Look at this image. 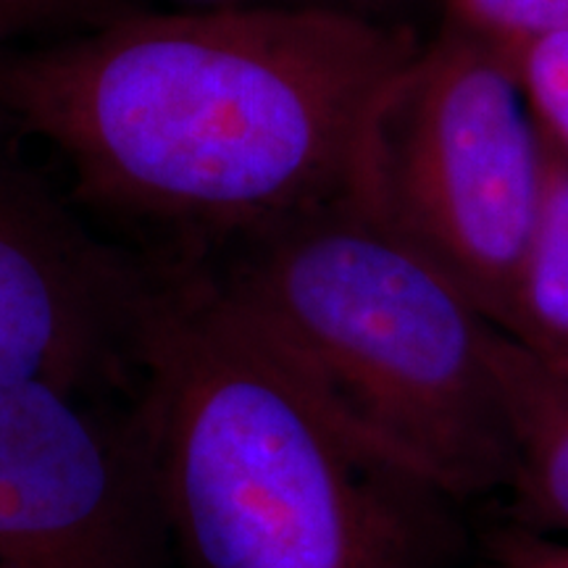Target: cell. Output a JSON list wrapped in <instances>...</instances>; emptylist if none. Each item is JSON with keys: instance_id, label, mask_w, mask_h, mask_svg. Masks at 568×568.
<instances>
[{"instance_id": "cell-1", "label": "cell", "mask_w": 568, "mask_h": 568, "mask_svg": "<svg viewBox=\"0 0 568 568\" xmlns=\"http://www.w3.org/2000/svg\"><path fill=\"white\" fill-rule=\"evenodd\" d=\"M424 45L337 6L126 11L0 48V113L71 201L211 255L364 195L376 126Z\"/></svg>"}, {"instance_id": "cell-2", "label": "cell", "mask_w": 568, "mask_h": 568, "mask_svg": "<svg viewBox=\"0 0 568 568\" xmlns=\"http://www.w3.org/2000/svg\"><path fill=\"white\" fill-rule=\"evenodd\" d=\"M134 372L187 568H464L458 497L337 414L201 255H153Z\"/></svg>"}, {"instance_id": "cell-3", "label": "cell", "mask_w": 568, "mask_h": 568, "mask_svg": "<svg viewBox=\"0 0 568 568\" xmlns=\"http://www.w3.org/2000/svg\"><path fill=\"white\" fill-rule=\"evenodd\" d=\"M201 258L361 435L458 500L510 487L506 329L374 203L339 197Z\"/></svg>"}, {"instance_id": "cell-4", "label": "cell", "mask_w": 568, "mask_h": 568, "mask_svg": "<svg viewBox=\"0 0 568 568\" xmlns=\"http://www.w3.org/2000/svg\"><path fill=\"white\" fill-rule=\"evenodd\" d=\"M497 326L545 197V142L503 55L447 24L376 126L364 195Z\"/></svg>"}, {"instance_id": "cell-5", "label": "cell", "mask_w": 568, "mask_h": 568, "mask_svg": "<svg viewBox=\"0 0 568 568\" xmlns=\"http://www.w3.org/2000/svg\"><path fill=\"white\" fill-rule=\"evenodd\" d=\"M48 382L0 385V568H166L140 410Z\"/></svg>"}, {"instance_id": "cell-6", "label": "cell", "mask_w": 568, "mask_h": 568, "mask_svg": "<svg viewBox=\"0 0 568 568\" xmlns=\"http://www.w3.org/2000/svg\"><path fill=\"white\" fill-rule=\"evenodd\" d=\"M0 113V385L101 395L138 385L134 332L153 255L103 243Z\"/></svg>"}, {"instance_id": "cell-7", "label": "cell", "mask_w": 568, "mask_h": 568, "mask_svg": "<svg viewBox=\"0 0 568 568\" xmlns=\"http://www.w3.org/2000/svg\"><path fill=\"white\" fill-rule=\"evenodd\" d=\"M514 477L524 514L568 531V366L503 332L495 355Z\"/></svg>"}, {"instance_id": "cell-8", "label": "cell", "mask_w": 568, "mask_h": 568, "mask_svg": "<svg viewBox=\"0 0 568 568\" xmlns=\"http://www.w3.org/2000/svg\"><path fill=\"white\" fill-rule=\"evenodd\" d=\"M545 142V197L518 276L508 335L568 366V161Z\"/></svg>"}, {"instance_id": "cell-9", "label": "cell", "mask_w": 568, "mask_h": 568, "mask_svg": "<svg viewBox=\"0 0 568 568\" xmlns=\"http://www.w3.org/2000/svg\"><path fill=\"white\" fill-rule=\"evenodd\" d=\"M497 53L521 84L539 132L568 161V32L542 34Z\"/></svg>"}, {"instance_id": "cell-10", "label": "cell", "mask_w": 568, "mask_h": 568, "mask_svg": "<svg viewBox=\"0 0 568 568\" xmlns=\"http://www.w3.org/2000/svg\"><path fill=\"white\" fill-rule=\"evenodd\" d=\"M450 27L495 51L568 32V0H445Z\"/></svg>"}, {"instance_id": "cell-11", "label": "cell", "mask_w": 568, "mask_h": 568, "mask_svg": "<svg viewBox=\"0 0 568 568\" xmlns=\"http://www.w3.org/2000/svg\"><path fill=\"white\" fill-rule=\"evenodd\" d=\"M132 11L124 0H0V48L101 24Z\"/></svg>"}, {"instance_id": "cell-12", "label": "cell", "mask_w": 568, "mask_h": 568, "mask_svg": "<svg viewBox=\"0 0 568 568\" xmlns=\"http://www.w3.org/2000/svg\"><path fill=\"white\" fill-rule=\"evenodd\" d=\"M497 568H568V545L550 539L514 535L500 545Z\"/></svg>"}, {"instance_id": "cell-13", "label": "cell", "mask_w": 568, "mask_h": 568, "mask_svg": "<svg viewBox=\"0 0 568 568\" xmlns=\"http://www.w3.org/2000/svg\"><path fill=\"white\" fill-rule=\"evenodd\" d=\"M211 3H222V6H237V3H243V0H211Z\"/></svg>"}]
</instances>
